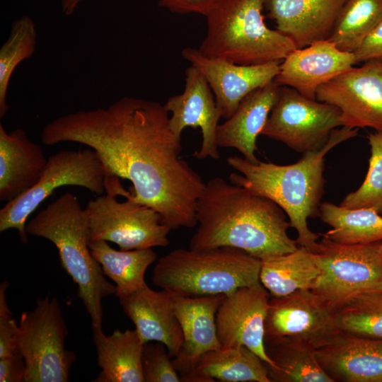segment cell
<instances>
[{
  "label": "cell",
  "instance_id": "6da1fadb",
  "mask_svg": "<svg viewBox=\"0 0 382 382\" xmlns=\"http://www.w3.org/2000/svg\"><path fill=\"white\" fill-rule=\"evenodd\" d=\"M41 140L47 146L73 141L89 146L105 175L129 180L132 199L155 209L170 230L197 225L196 208L205 183L180 158L181 143L159 103L124 97L106 108L62 116L43 128Z\"/></svg>",
  "mask_w": 382,
  "mask_h": 382
},
{
  "label": "cell",
  "instance_id": "7a4b0ae2",
  "mask_svg": "<svg viewBox=\"0 0 382 382\" xmlns=\"http://www.w3.org/2000/svg\"><path fill=\"white\" fill-rule=\"evenodd\" d=\"M285 212L274 201L244 187L211 178L196 208L198 227L189 248L231 247L264 260L294 251Z\"/></svg>",
  "mask_w": 382,
  "mask_h": 382
},
{
  "label": "cell",
  "instance_id": "3957f363",
  "mask_svg": "<svg viewBox=\"0 0 382 382\" xmlns=\"http://www.w3.org/2000/svg\"><path fill=\"white\" fill-rule=\"evenodd\" d=\"M358 131L345 126L337 128L323 148L303 153L298 161L289 165L253 163L228 156V164L239 172L231 173L229 180L277 204L287 215L290 226L296 229L298 245L313 252L319 234L308 228V219L318 216L324 192L325 156L339 144L356 137Z\"/></svg>",
  "mask_w": 382,
  "mask_h": 382
},
{
  "label": "cell",
  "instance_id": "277c9868",
  "mask_svg": "<svg viewBox=\"0 0 382 382\" xmlns=\"http://www.w3.org/2000/svg\"><path fill=\"white\" fill-rule=\"evenodd\" d=\"M26 231L55 245L63 269L77 286L78 297L90 316L92 328H102V299L115 294L116 287L105 279L91 254L88 219L78 197L63 194L26 224Z\"/></svg>",
  "mask_w": 382,
  "mask_h": 382
},
{
  "label": "cell",
  "instance_id": "5b68a950",
  "mask_svg": "<svg viewBox=\"0 0 382 382\" xmlns=\"http://www.w3.org/2000/svg\"><path fill=\"white\" fill-rule=\"evenodd\" d=\"M265 0H220L206 16L207 33L199 52L241 65L282 61L294 42L265 21Z\"/></svg>",
  "mask_w": 382,
  "mask_h": 382
},
{
  "label": "cell",
  "instance_id": "8992f818",
  "mask_svg": "<svg viewBox=\"0 0 382 382\" xmlns=\"http://www.w3.org/2000/svg\"><path fill=\"white\" fill-rule=\"evenodd\" d=\"M260 265V260L234 248H179L158 260L152 282L175 295H226L259 282Z\"/></svg>",
  "mask_w": 382,
  "mask_h": 382
},
{
  "label": "cell",
  "instance_id": "52a82bcc",
  "mask_svg": "<svg viewBox=\"0 0 382 382\" xmlns=\"http://www.w3.org/2000/svg\"><path fill=\"white\" fill-rule=\"evenodd\" d=\"M68 330L56 297L36 301L18 323V350L26 371L24 382H66L76 355L65 347Z\"/></svg>",
  "mask_w": 382,
  "mask_h": 382
},
{
  "label": "cell",
  "instance_id": "ba28073f",
  "mask_svg": "<svg viewBox=\"0 0 382 382\" xmlns=\"http://www.w3.org/2000/svg\"><path fill=\"white\" fill-rule=\"evenodd\" d=\"M105 167L92 149L66 150L52 155L37 184L1 207L0 231L16 228L21 241L26 243L28 217L57 188L79 186L101 195L105 191Z\"/></svg>",
  "mask_w": 382,
  "mask_h": 382
},
{
  "label": "cell",
  "instance_id": "9c48e42d",
  "mask_svg": "<svg viewBox=\"0 0 382 382\" xmlns=\"http://www.w3.org/2000/svg\"><path fill=\"white\" fill-rule=\"evenodd\" d=\"M313 253L320 274L312 291L335 311L382 280V241L349 245L323 236Z\"/></svg>",
  "mask_w": 382,
  "mask_h": 382
},
{
  "label": "cell",
  "instance_id": "30bf717a",
  "mask_svg": "<svg viewBox=\"0 0 382 382\" xmlns=\"http://www.w3.org/2000/svg\"><path fill=\"white\" fill-rule=\"evenodd\" d=\"M117 195L108 190L87 203L90 241L112 242L122 250L169 245L170 228L162 224L155 209L134 201L131 195L119 202Z\"/></svg>",
  "mask_w": 382,
  "mask_h": 382
},
{
  "label": "cell",
  "instance_id": "8fae6325",
  "mask_svg": "<svg viewBox=\"0 0 382 382\" xmlns=\"http://www.w3.org/2000/svg\"><path fill=\"white\" fill-rule=\"evenodd\" d=\"M342 126L337 107L280 86L261 134L303 154L323 148L332 131Z\"/></svg>",
  "mask_w": 382,
  "mask_h": 382
},
{
  "label": "cell",
  "instance_id": "7c38bea8",
  "mask_svg": "<svg viewBox=\"0 0 382 382\" xmlns=\"http://www.w3.org/2000/svg\"><path fill=\"white\" fill-rule=\"evenodd\" d=\"M316 99L337 107L342 126L382 131V59L354 66L321 85Z\"/></svg>",
  "mask_w": 382,
  "mask_h": 382
},
{
  "label": "cell",
  "instance_id": "4fadbf2b",
  "mask_svg": "<svg viewBox=\"0 0 382 382\" xmlns=\"http://www.w3.org/2000/svg\"><path fill=\"white\" fill-rule=\"evenodd\" d=\"M340 332L335 310L311 289L270 299L265 323V339L289 337L316 349Z\"/></svg>",
  "mask_w": 382,
  "mask_h": 382
},
{
  "label": "cell",
  "instance_id": "5bb4252c",
  "mask_svg": "<svg viewBox=\"0 0 382 382\" xmlns=\"http://www.w3.org/2000/svg\"><path fill=\"white\" fill-rule=\"evenodd\" d=\"M270 296L260 282L225 295L216 311V325L221 347L245 346L272 366L265 348Z\"/></svg>",
  "mask_w": 382,
  "mask_h": 382
},
{
  "label": "cell",
  "instance_id": "9a60e30c",
  "mask_svg": "<svg viewBox=\"0 0 382 382\" xmlns=\"http://www.w3.org/2000/svg\"><path fill=\"white\" fill-rule=\"evenodd\" d=\"M182 55L197 69L209 85L222 117L229 118L250 93L274 81L279 62L241 65L202 54L197 49H183Z\"/></svg>",
  "mask_w": 382,
  "mask_h": 382
},
{
  "label": "cell",
  "instance_id": "2e32d148",
  "mask_svg": "<svg viewBox=\"0 0 382 382\" xmlns=\"http://www.w3.org/2000/svg\"><path fill=\"white\" fill-rule=\"evenodd\" d=\"M212 93L204 76L190 65L185 71L183 92L170 97L163 105L171 113L169 126L178 141H181L182 132L187 127L200 128L202 141L199 150L194 154L198 159L220 157L216 132L222 116Z\"/></svg>",
  "mask_w": 382,
  "mask_h": 382
},
{
  "label": "cell",
  "instance_id": "e0dca14e",
  "mask_svg": "<svg viewBox=\"0 0 382 382\" xmlns=\"http://www.w3.org/2000/svg\"><path fill=\"white\" fill-rule=\"evenodd\" d=\"M354 52H345L328 40H320L291 52L280 63L274 82L294 88L316 100L318 88L356 64Z\"/></svg>",
  "mask_w": 382,
  "mask_h": 382
},
{
  "label": "cell",
  "instance_id": "ac0fdd59",
  "mask_svg": "<svg viewBox=\"0 0 382 382\" xmlns=\"http://www.w3.org/2000/svg\"><path fill=\"white\" fill-rule=\"evenodd\" d=\"M172 296L183 336L182 349L172 360L181 379L194 369L204 354L221 347L217 336L216 314L225 295Z\"/></svg>",
  "mask_w": 382,
  "mask_h": 382
},
{
  "label": "cell",
  "instance_id": "d6986e66",
  "mask_svg": "<svg viewBox=\"0 0 382 382\" xmlns=\"http://www.w3.org/2000/svg\"><path fill=\"white\" fill-rule=\"evenodd\" d=\"M118 299L144 344L160 342L165 345L171 358L178 355L183 336L175 314L171 293L165 289L153 290L145 284Z\"/></svg>",
  "mask_w": 382,
  "mask_h": 382
},
{
  "label": "cell",
  "instance_id": "ffe728a7",
  "mask_svg": "<svg viewBox=\"0 0 382 382\" xmlns=\"http://www.w3.org/2000/svg\"><path fill=\"white\" fill-rule=\"evenodd\" d=\"M347 0H265L267 16L276 30L297 48L328 40Z\"/></svg>",
  "mask_w": 382,
  "mask_h": 382
},
{
  "label": "cell",
  "instance_id": "44dd1931",
  "mask_svg": "<svg viewBox=\"0 0 382 382\" xmlns=\"http://www.w3.org/2000/svg\"><path fill=\"white\" fill-rule=\"evenodd\" d=\"M316 356L333 382H382V339L339 332Z\"/></svg>",
  "mask_w": 382,
  "mask_h": 382
},
{
  "label": "cell",
  "instance_id": "7402d4cb",
  "mask_svg": "<svg viewBox=\"0 0 382 382\" xmlns=\"http://www.w3.org/2000/svg\"><path fill=\"white\" fill-rule=\"evenodd\" d=\"M41 146L22 129L8 133L0 124V200L9 202L34 187L46 167Z\"/></svg>",
  "mask_w": 382,
  "mask_h": 382
},
{
  "label": "cell",
  "instance_id": "603a6c76",
  "mask_svg": "<svg viewBox=\"0 0 382 382\" xmlns=\"http://www.w3.org/2000/svg\"><path fill=\"white\" fill-rule=\"evenodd\" d=\"M279 88L273 81L247 95L233 114L219 125L218 147L236 149L248 161L258 163L256 140L276 103Z\"/></svg>",
  "mask_w": 382,
  "mask_h": 382
},
{
  "label": "cell",
  "instance_id": "cb8c5ba5",
  "mask_svg": "<svg viewBox=\"0 0 382 382\" xmlns=\"http://www.w3.org/2000/svg\"><path fill=\"white\" fill-rule=\"evenodd\" d=\"M98 364L101 371L96 382H144L141 369L144 343L137 331L115 330L111 335L93 328Z\"/></svg>",
  "mask_w": 382,
  "mask_h": 382
},
{
  "label": "cell",
  "instance_id": "d4e9b609",
  "mask_svg": "<svg viewBox=\"0 0 382 382\" xmlns=\"http://www.w3.org/2000/svg\"><path fill=\"white\" fill-rule=\"evenodd\" d=\"M271 382L265 362L245 346L221 347L204 354L185 382Z\"/></svg>",
  "mask_w": 382,
  "mask_h": 382
},
{
  "label": "cell",
  "instance_id": "484cf974",
  "mask_svg": "<svg viewBox=\"0 0 382 382\" xmlns=\"http://www.w3.org/2000/svg\"><path fill=\"white\" fill-rule=\"evenodd\" d=\"M265 348L273 363L265 362L271 382H333L320 366L316 348L289 337L265 339Z\"/></svg>",
  "mask_w": 382,
  "mask_h": 382
},
{
  "label": "cell",
  "instance_id": "4316f807",
  "mask_svg": "<svg viewBox=\"0 0 382 382\" xmlns=\"http://www.w3.org/2000/svg\"><path fill=\"white\" fill-rule=\"evenodd\" d=\"M320 270L314 253L303 246L293 252L261 260L260 282L272 297L312 290Z\"/></svg>",
  "mask_w": 382,
  "mask_h": 382
},
{
  "label": "cell",
  "instance_id": "83f0119b",
  "mask_svg": "<svg viewBox=\"0 0 382 382\" xmlns=\"http://www.w3.org/2000/svg\"><path fill=\"white\" fill-rule=\"evenodd\" d=\"M92 255L100 265L103 274L112 279L117 298L127 295L146 283L147 268L157 259L152 248L117 250L105 241H90Z\"/></svg>",
  "mask_w": 382,
  "mask_h": 382
},
{
  "label": "cell",
  "instance_id": "f1b7e54d",
  "mask_svg": "<svg viewBox=\"0 0 382 382\" xmlns=\"http://www.w3.org/2000/svg\"><path fill=\"white\" fill-rule=\"evenodd\" d=\"M318 216L331 228L322 234L342 244H366L382 241V215L371 209L347 208L321 203Z\"/></svg>",
  "mask_w": 382,
  "mask_h": 382
},
{
  "label": "cell",
  "instance_id": "f546056e",
  "mask_svg": "<svg viewBox=\"0 0 382 382\" xmlns=\"http://www.w3.org/2000/svg\"><path fill=\"white\" fill-rule=\"evenodd\" d=\"M382 20V0H347L330 37L340 50L354 52Z\"/></svg>",
  "mask_w": 382,
  "mask_h": 382
},
{
  "label": "cell",
  "instance_id": "4dcf8cb0",
  "mask_svg": "<svg viewBox=\"0 0 382 382\" xmlns=\"http://www.w3.org/2000/svg\"><path fill=\"white\" fill-rule=\"evenodd\" d=\"M335 325L342 333L382 339V293L366 291L352 296L336 309Z\"/></svg>",
  "mask_w": 382,
  "mask_h": 382
},
{
  "label": "cell",
  "instance_id": "1f68e13d",
  "mask_svg": "<svg viewBox=\"0 0 382 382\" xmlns=\"http://www.w3.org/2000/svg\"><path fill=\"white\" fill-rule=\"evenodd\" d=\"M37 29L33 19L26 15L15 20L7 40L0 48V117L9 108L6 102L11 75L17 66L30 58L37 44Z\"/></svg>",
  "mask_w": 382,
  "mask_h": 382
},
{
  "label": "cell",
  "instance_id": "d6a6232c",
  "mask_svg": "<svg viewBox=\"0 0 382 382\" xmlns=\"http://www.w3.org/2000/svg\"><path fill=\"white\" fill-rule=\"evenodd\" d=\"M371 156L365 179L360 187L345 197L340 206L371 209L382 215V131L368 135Z\"/></svg>",
  "mask_w": 382,
  "mask_h": 382
},
{
  "label": "cell",
  "instance_id": "836d02e7",
  "mask_svg": "<svg viewBox=\"0 0 382 382\" xmlns=\"http://www.w3.org/2000/svg\"><path fill=\"white\" fill-rule=\"evenodd\" d=\"M164 344L149 342L143 345L141 369L144 382H180V376Z\"/></svg>",
  "mask_w": 382,
  "mask_h": 382
},
{
  "label": "cell",
  "instance_id": "e575fe53",
  "mask_svg": "<svg viewBox=\"0 0 382 382\" xmlns=\"http://www.w3.org/2000/svg\"><path fill=\"white\" fill-rule=\"evenodd\" d=\"M8 283L0 284V359L18 352V323L13 317L6 300Z\"/></svg>",
  "mask_w": 382,
  "mask_h": 382
},
{
  "label": "cell",
  "instance_id": "d590c367",
  "mask_svg": "<svg viewBox=\"0 0 382 382\" xmlns=\"http://www.w3.org/2000/svg\"><path fill=\"white\" fill-rule=\"evenodd\" d=\"M354 54L357 64L382 59V20L364 38Z\"/></svg>",
  "mask_w": 382,
  "mask_h": 382
},
{
  "label": "cell",
  "instance_id": "8d00e7d4",
  "mask_svg": "<svg viewBox=\"0 0 382 382\" xmlns=\"http://www.w3.org/2000/svg\"><path fill=\"white\" fill-rule=\"evenodd\" d=\"M220 0H159V6L177 13H199L206 16Z\"/></svg>",
  "mask_w": 382,
  "mask_h": 382
},
{
  "label": "cell",
  "instance_id": "74e56055",
  "mask_svg": "<svg viewBox=\"0 0 382 382\" xmlns=\"http://www.w3.org/2000/svg\"><path fill=\"white\" fill-rule=\"evenodd\" d=\"M25 371V361L21 353L0 359V382H24Z\"/></svg>",
  "mask_w": 382,
  "mask_h": 382
},
{
  "label": "cell",
  "instance_id": "f35d334b",
  "mask_svg": "<svg viewBox=\"0 0 382 382\" xmlns=\"http://www.w3.org/2000/svg\"><path fill=\"white\" fill-rule=\"evenodd\" d=\"M85 0H62V12L70 16L74 13L79 6Z\"/></svg>",
  "mask_w": 382,
  "mask_h": 382
},
{
  "label": "cell",
  "instance_id": "ab89813d",
  "mask_svg": "<svg viewBox=\"0 0 382 382\" xmlns=\"http://www.w3.org/2000/svg\"><path fill=\"white\" fill-rule=\"evenodd\" d=\"M370 291L382 293V280L374 289Z\"/></svg>",
  "mask_w": 382,
  "mask_h": 382
}]
</instances>
